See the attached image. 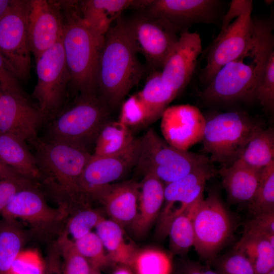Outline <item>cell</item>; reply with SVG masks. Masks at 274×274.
<instances>
[{
  "mask_svg": "<svg viewBox=\"0 0 274 274\" xmlns=\"http://www.w3.org/2000/svg\"><path fill=\"white\" fill-rule=\"evenodd\" d=\"M259 171L274 161V131L260 126L253 133L240 158Z\"/></svg>",
  "mask_w": 274,
  "mask_h": 274,
  "instance_id": "f1b7e54d",
  "label": "cell"
},
{
  "mask_svg": "<svg viewBox=\"0 0 274 274\" xmlns=\"http://www.w3.org/2000/svg\"><path fill=\"white\" fill-rule=\"evenodd\" d=\"M261 171L249 166L240 159L229 166L222 167L219 173L231 203H248L252 199Z\"/></svg>",
  "mask_w": 274,
  "mask_h": 274,
  "instance_id": "cb8c5ba5",
  "label": "cell"
},
{
  "mask_svg": "<svg viewBox=\"0 0 274 274\" xmlns=\"http://www.w3.org/2000/svg\"><path fill=\"white\" fill-rule=\"evenodd\" d=\"M44 120L38 106L31 104L25 94L0 90V132L31 143L38 138V128Z\"/></svg>",
  "mask_w": 274,
  "mask_h": 274,
  "instance_id": "e0dca14e",
  "label": "cell"
},
{
  "mask_svg": "<svg viewBox=\"0 0 274 274\" xmlns=\"http://www.w3.org/2000/svg\"><path fill=\"white\" fill-rule=\"evenodd\" d=\"M139 139L120 153L98 156L92 154L83 172L80 188L82 194L88 196L94 190L112 184L126 174L136 163Z\"/></svg>",
  "mask_w": 274,
  "mask_h": 274,
  "instance_id": "ac0fdd59",
  "label": "cell"
},
{
  "mask_svg": "<svg viewBox=\"0 0 274 274\" xmlns=\"http://www.w3.org/2000/svg\"><path fill=\"white\" fill-rule=\"evenodd\" d=\"M153 71L142 90L137 93L148 110L149 124L161 117L178 94L163 83L160 71Z\"/></svg>",
  "mask_w": 274,
  "mask_h": 274,
  "instance_id": "83f0119b",
  "label": "cell"
},
{
  "mask_svg": "<svg viewBox=\"0 0 274 274\" xmlns=\"http://www.w3.org/2000/svg\"><path fill=\"white\" fill-rule=\"evenodd\" d=\"M233 249L249 260L255 274H264L274 268V237L243 231Z\"/></svg>",
  "mask_w": 274,
  "mask_h": 274,
  "instance_id": "484cf974",
  "label": "cell"
},
{
  "mask_svg": "<svg viewBox=\"0 0 274 274\" xmlns=\"http://www.w3.org/2000/svg\"><path fill=\"white\" fill-rule=\"evenodd\" d=\"M32 184V180L27 178L0 180V214L19 190Z\"/></svg>",
  "mask_w": 274,
  "mask_h": 274,
  "instance_id": "7bdbcfd3",
  "label": "cell"
},
{
  "mask_svg": "<svg viewBox=\"0 0 274 274\" xmlns=\"http://www.w3.org/2000/svg\"><path fill=\"white\" fill-rule=\"evenodd\" d=\"M164 187L156 177L144 176L140 183L137 215L130 226L136 236L145 235L158 218L164 202Z\"/></svg>",
  "mask_w": 274,
  "mask_h": 274,
  "instance_id": "603a6c76",
  "label": "cell"
},
{
  "mask_svg": "<svg viewBox=\"0 0 274 274\" xmlns=\"http://www.w3.org/2000/svg\"><path fill=\"white\" fill-rule=\"evenodd\" d=\"M0 161L31 180L41 177L26 141L16 135L0 132Z\"/></svg>",
  "mask_w": 274,
  "mask_h": 274,
  "instance_id": "d4e9b609",
  "label": "cell"
},
{
  "mask_svg": "<svg viewBox=\"0 0 274 274\" xmlns=\"http://www.w3.org/2000/svg\"><path fill=\"white\" fill-rule=\"evenodd\" d=\"M212 163L204 155L178 149L167 143L152 128L139 138L135 167L143 175H153L165 185Z\"/></svg>",
  "mask_w": 274,
  "mask_h": 274,
  "instance_id": "8992f818",
  "label": "cell"
},
{
  "mask_svg": "<svg viewBox=\"0 0 274 274\" xmlns=\"http://www.w3.org/2000/svg\"><path fill=\"white\" fill-rule=\"evenodd\" d=\"M19 80L0 53V90L7 92L24 94Z\"/></svg>",
  "mask_w": 274,
  "mask_h": 274,
  "instance_id": "ee69618b",
  "label": "cell"
},
{
  "mask_svg": "<svg viewBox=\"0 0 274 274\" xmlns=\"http://www.w3.org/2000/svg\"><path fill=\"white\" fill-rule=\"evenodd\" d=\"M25 178H26L0 161V180H21Z\"/></svg>",
  "mask_w": 274,
  "mask_h": 274,
  "instance_id": "c3c4849f",
  "label": "cell"
},
{
  "mask_svg": "<svg viewBox=\"0 0 274 274\" xmlns=\"http://www.w3.org/2000/svg\"><path fill=\"white\" fill-rule=\"evenodd\" d=\"M103 218L98 212L92 209L80 211L68 220L66 233H68L75 241L91 232Z\"/></svg>",
  "mask_w": 274,
  "mask_h": 274,
  "instance_id": "f35d334b",
  "label": "cell"
},
{
  "mask_svg": "<svg viewBox=\"0 0 274 274\" xmlns=\"http://www.w3.org/2000/svg\"><path fill=\"white\" fill-rule=\"evenodd\" d=\"M59 2L63 23L62 44L70 78L69 87L78 95L97 93L98 61L103 45L83 19L78 1Z\"/></svg>",
  "mask_w": 274,
  "mask_h": 274,
  "instance_id": "3957f363",
  "label": "cell"
},
{
  "mask_svg": "<svg viewBox=\"0 0 274 274\" xmlns=\"http://www.w3.org/2000/svg\"><path fill=\"white\" fill-rule=\"evenodd\" d=\"M27 1L12 0L0 17V53L19 80L30 78L31 49L27 25Z\"/></svg>",
  "mask_w": 274,
  "mask_h": 274,
  "instance_id": "30bf717a",
  "label": "cell"
},
{
  "mask_svg": "<svg viewBox=\"0 0 274 274\" xmlns=\"http://www.w3.org/2000/svg\"><path fill=\"white\" fill-rule=\"evenodd\" d=\"M178 274H219L215 270L190 259H184L179 264Z\"/></svg>",
  "mask_w": 274,
  "mask_h": 274,
  "instance_id": "bcb514c9",
  "label": "cell"
},
{
  "mask_svg": "<svg viewBox=\"0 0 274 274\" xmlns=\"http://www.w3.org/2000/svg\"><path fill=\"white\" fill-rule=\"evenodd\" d=\"M192 221L193 247L201 258L212 262L232 237L235 220L218 193L211 191L200 201Z\"/></svg>",
  "mask_w": 274,
  "mask_h": 274,
  "instance_id": "ba28073f",
  "label": "cell"
},
{
  "mask_svg": "<svg viewBox=\"0 0 274 274\" xmlns=\"http://www.w3.org/2000/svg\"><path fill=\"white\" fill-rule=\"evenodd\" d=\"M243 231L274 237V212L254 216L245 224Z\"/></svg>",
  "mask_w": 274,
  "mask_h": 274,
  "instance_id": "b9f144b4",
  "label": "cell"
},
{
  "mask_svg": "<svg viewBox=\"0 0 274 274\" xmlns=\"http://www.w3.org/2000/svg\"><path fill=\"white\" fill-rule=\"evenodd\" d=\"M254 19L250 43L239 55L216 73L200 93L203 100L223 103L255 99L267 62L273 52L274 38L272 22L264 19Z\"/></svg>",
  "mask_w": 274,
  "mask_h": 274,
  "instance_id": "6da1fadb",
  "label": "cell"
},
{
  "mask_svg": "<svg viewBox=\"0 0 274 274\" xmlns=\"http://www.w3.org/2000/svg\"><path fill=\"white\" fill-rule=\"evenodd\" d=\"M95 229L110 261L129 266L138 249L125 241L123 227L103 218Z\"/></svg>",
  "mask_w": 274,
  "mask_h": 274,
  "instance_id": "4316f807",
  "label": "cell"
},
{
  "mask_svg": "<svg viewBox=\"0 0 274 274\" xmlns=\"http://www.w3.org/2000/svg\"><path fill=\"white\" fill-rule=\"evenodd\" d=\"M264 274H274V268Z\"/></svg>",
  "mask_w": 274,
  "mask_h": 274,
  "instance_id": "f5cc1de1",
  "label": "cell"
},
{
  "mask_svg": "<svg viewBox=\"0 0 274 274\" xmlns=\"http://www.w3.org/2000/svg\"><path fill=\"white\" fill-rule=\"evenodd\" d=\"M112 274H134L131 268L126 265H119Z\"/></svg>",
  "mask_w": 274,
  "mask_h": 274,
  "instance_id": "681fc988",
  "label": "cell"
},
{
  "mask_svg": "<svg viewBox=\"0 0 274 274\" xmlns=\"http://www.w3.org/2000/svg\"><path fill=\"white\" fill-rule=\"evenodd\" d=\"M129 267L134 274H172L171 256L154 248L137 250Z\"/></svg>",
  "mask_w": 274,
  "mask_h": 274,
  "instance_id": "1f68e13d",
  "label": "cell"
},
{
  "mask_svg": "<svg viewBox=\"0 0 274 274\" xmlns=\"http://www.w3.org/2000/svg\"><path fill=\"white\" fill-rule=\"evenodd\" d=\"M110 108L97 93L79 94L50 123L47 139L88 151L102 126L110 120Z\"/></svg>",
  "mask_w": 274,
  "mask_h": 274,
  "instance_id": "5b68a950",
  "label": "cell"
},
{
  "mask_svg": "<svg viewBox=\"0 0 274 274\" xmlns=\"http://www.w3.org/2000/svg\"><path fill=\"white\" fill-rule=\"evenodd\" d=\"M140 183L128 180L98 188L89 194L105 207L111 220L130 227L138 213Z\"/></svg>",
  "mask_w": 274,
  "mask_h": 274,
  "instance_id": "44dd1931",
  "label": "cell"
},
{
  "mask_svg": "<svg viewBox=\"0 0 274 274\" xmlns=\"http://www.w3.org/2000/svg\"><path fill=\"white\" fill-rule=\"evenodd\" d=\"M41 177L57 192L77 199L84 196L80 181L92 154L85 149L68 144L37 138L30 143Z\"/></svg>",
  "mask_w": 274,
  "mask_h": 274,
  "instance_id": "277c9868",
  "label": "cell"
},
{
  "mask_svg": "<svg viewBox=\"0 0 274 274\" xmlns=\"http://www.w3.org/2000/svg\"><path fill=\"white\" fill-rule=\"evenodd\" d=\"M173 254L183 255L194 245V232L191 218L184 213L172 221L168 230Z\"/></svg>",
  "mask_w": 274,
  "mask_h": 274,
  "instance_id": "836d02e7",
  "label": "cell"
},
{
  "mask_svg": "<svg viewBox=\"0 0 274 274\" xmlns=\"http://www.w3.org/2000/svg\"><path fill=\"white\" fill-rule=\"evenodd\" d=\"M211 263L219 274H255L249 260L241 252L234 249L217 256Z\"/></svg>",
  "mask_w": 274,
  "mask_h": 274,
  "instance_id": "74e56055",
  "label": "cell"
},
{
  "mask_svg": "<svg viewBox=\"0 0 274 274\" xmlns=\"http://www.w3.org/2000/svg\"><path fill=\"white\" fill-rule=\"evenodd\" d=\"M215 174V169L209 163L165 185L164 202L156 230L159 238L167 236L173 219L203 198L206 183Z\"/></svg>",
  "mask_w": 274,
  "mask_h": 274,
  "instance_id": "8fae6325",
  "label": "cell"
},
{
  "mask_svg": "<svg viewBox=\"0 0 274 274\" xmlns=\"http://www.w3.org/2000/svg\"><path fill=\"white\" fill-rule=\"evenodd\" d=\"M128 36L137 53L145 57L154 71L162 68L179 36L143 11L125 19Z\"/></svg>",
  "mask_w": 274,
  "mask_h": 274,
  "instance_id": "7c38bea8",
  "label": "cell"
},
{
  "mask_svg": "<svg viewBox=\"0 0 274 274\" xmlns=\"http://www.w3.org/2000/svg\"><path fill=\"white\" fill-rule=\"evenodd\" d=\"M121 16L105 36L96 77L99 96L112 109L120 105L143 75L144 67Z\"/></svg>",
  "mask_w": 274,
  "mask_h": 274,
  "instance_id": "7a4b0ae2",
  "label": "cell"
},
{
  "mask_svg": "<svg viewBox=\"0 0 274 274\" xmlns=\"http://www.w3.org/2000/svg\"><path fill=\"white\" fill-rule=\"evenodd\" d=\"M64 209L50 207L32 184L19 190L1 214L4 219H20L35 226L43 227L63 219L66 214Z\"/></svg>",
  "mask_w": 274,
  "mask_h": 274,
  "instance_id": "ffe728a7",
  "label": "cell"
},
{
  "mask_svg": "<svg viewBox=\"0 0 274 274\" xmlns=\"http://www.w3.org/2000/svg\"><path fill=\"white\" fill-rule=\"evenodd\" d=\"M150 0H85L79 2L81 15L99 42L103 45L105 36L123 11L142 10Z\"/></svg>",
  "mask_w": 274,
  "mask_h": 274,
  "instance_id": "7402d4cb",
  "label": "cell"
},
{
  "mask_svg": "<svg viewBox=\"0 0 274 274\" xmlns=\"http://www.w3.org/2000/svg\"><path fill=\"white\" fill-rule=\"evenodd\" d=\"M118 121L130 129L149 125L148 110L137 93L123 101Z\"/></svg>",
  "mask_w": 274,
  "mask_h": 274,
  "instance_id": "8d00e7d4",
  "label": "cell"
},
{
  "mask_svg": "<svg viewBox=\"0 0 274 274\" xmlns=\"http://www.w3.org/2000/svg\"><path fill=\"white\" fill-rule=\"evenodd\" d=\"M261 125L243 111L216 114L206 120L203 150L211 162L228 166L239 159L250 139Z\"/></svg>",
  "mask_w": 274,
  "mask_h": 274,
  "instance_id": "52a82bcc",
  "label": "cell"
},
{
  "mask_svg": "<svg viewBox=\"0 0 274 274\" xmlns=\"http://www.w3.org/2000/svg\"><path fill=\"white\" fill-rule=\"evenodd\" d=\"M36 61L37 81L32 96L46 120L60 113L70 82L62 38Z\"/></svg>",
  "mask_w": 274,
  "mask_h": 274,
  "instance_id": "9c48e42d",
  "label": "cell"
},
{
  "mask_svg": "<svg viewBox=\"0 0 274 274\" xmlns=\"http://www.w3.org/2000/svg\"><path fill=\"white\" fill-rule=\"evenodd\" d=\"M44 274H63L62 262L55 256L45 264Z\"/></svg>",
  "mask_w": 274,
  "mask_h": 274,
  "instance_id": "7dc6e473",
  "label": "cell"
},
{
  "mask_svg": "<svg viewBox=\"0 0 274 274\" xmlns=\"http://www.w3.org/2000/svg\"><path fill=\"white\" fill-rule=\"evenodd\" d=\"M161 117L162 135L171 146L188 151L202 140L206 119L197 107L188 104L168 107Z\"/></svg>",
  "mask_w": 274,
  "mask_h": 274,
  "instance_id": "2e32d148",
  "label": "cell"
},
{
  "mask_svg": "<svg viewBox=\"0 0 274 274\" xmlns=\"http://www.w3.org/2000/svg\"><path fill=\"white\" fill-rule=\"evenodd\" d=\"M251 7L253 2L250 0L232 1L227 14L223 17L220 32L223 31L234 20Z\"/></svg>",
  "mask_w": 274,
  "mask_h": 274,
  "instance_id": "f6af8a7d",
  "label": "cell"
},
{
  "mask_svg": "<svg viewBox=\"0 0 274 274\" xmlns=\"http://www.w3.org/2000/svg\"><path fill=\"white\" fill-rule=\"evenodd\" d=\"M201 51L198 33L181 32L160 71L163 83L179 94L189 82Z\"/></svg>",
  "mask_w": 274,
  "mask_h": 274,
  "instance_id": "d6986e66",
  "label": "cell"
},
{
  "mask_svg": "<svg viewBox=\"0 0 274 274\" xmlns=\"http://www.w3.org/2000/svg\"><path fill=\"white\" fill-rule=\"evenodd\" d=\"M59 251L62 259L63 274H90L92 270L87 260L78 252L74 241L66 232L60 237L58 242Z\"/></svg>",
  "mask_w": 274,
  "mask_h": 274,
  "instance_id": "e575fe53",
  "label": "cell"
},
{
  "mask_svg": "<svg viewBox=\"0 0 274 274\" xmlns=\"http://www.w3.org/2000/svg\"><path fill=\"white\" fill-rule=\"evenodd\" d=\"M12 0H0V17L9 8Z\"/></svg>",
  "mask_w": 274,
  "mask_h": 274,
  "instance_id": "f907efd6",
  "label": "cell"
},
{
  "mask_svg": "<svg viewBox=\"0 0 274 274\" xmlns=\"http://www.w3.org/2000/svg\"><path fill=\"white\" fill-rule=\"evenodd\" d=\"M253 7L234 20L215 39L207 56L201 79L208 84L225 64L239 55L250 43L253 35L254 19Z\"/></svg>",
  "mask_w": 274,
  "mask_h": 274,
  "instance_id": "5bb4252c",
  "label": "cell"
},
{
  "mask_svg": "<svg viewBox=\"0 0 274 274\" xmlns=\"http://www.w3.org/2000/svg\"><path fill=\"white\" fill-rule=\"evenodd\" d=\"M74 243L78 252L87 260L92 269L100 270L111 262L96 232L91 231Z\"/></svg>",
  "mask_w": 274,
  "mask_h": 274,
  "instance_id": "d590c367",
  "label": "cell"
},
{
  "mask_svg": "<svg viewBox=\"0 0 274 274\" xmlns=\"http://www.w3.org/2000/svg\"><path fill=\"white\" fill-rule=\"evenodd\" d=\"M135 140L130 128L119 121L110 120L97 135L93 154L108 156L120 153L128 148Z\"/></svg>",
  "mask_w": 274,
  "mask_h": 274,
  "instance_id": "f546056e",
  "label": "cell"
},
{
  "mask_svg": "<svg viewBox=\"0 0 274 274\" xmlns=\"http://www.w3.org/2000/svg\"><path fill=\"white\" fill-rule=\"evenodd\" d=\"M248 203L253 216L274 212V161L261 170L256 192Z\"/></svg>",
  "mask_w": 274,
  "mask_h": 274,
  "instance_id": "d6a6232c",
  "label": "cell"
},
{
  "mask_svg": "<svg viewBox=\"0 0 274 274\" xmlns=\"http://www.w3.org/2000/svg\"><path fill=\"white\" fill-rule=\"evenodd\" d=\"M90 274H101L99 270L92 269Z\"/></svg>",
  "mask_w": 274,
  "mask_h": 274,
  "instance_id": "816d5d0a",
  "label": "cell"
},
{
  "mask_svg": "<svg viewBox=\"0 0 274 274\" xmlns=\"http://www.w3.org/2000/svg\"><path fill=\"white\" fill-rule=\"evenodd\" d=\"M62 25L59 1H27L28 37L36 60L61 39Z\"/></svg>",
  "mask_w": 274,
  "mask_h": 274,
  "instance_id": "9a60e30c",
  "label": "cell"
},
{
  "mask_svg": "<svg viewBox=\"0 0 274 274\" xmlns=\"http://www.w3.org/2000/svg\"><path fill=\"white\" fill-rule=\"evenodd\" d=\"M220 3L216 0H151L142 10L181 33L195 24L214 22Z\"/></svg>",
  "mask_w": 274,
  "mask_h": 274,
  "instance_id": "4fadbf2b",
  "label": "cell"
},
{
  "mask_svg": "<svg viewBox=\"0 0 274 274\" xmlns=\"http://www.w3.org/2000/svg\"><path fill=\"white\" fill-rule=\"evenodd\" d=\"M255 99L268 111L274 109V51L267 62L262 77L257 87Z\"/></svg>",
  "mask_w": 274,
  "mask_h": 274,
  "instance_id": "ab89813d",
  "label": "cell"
},
{
  "mask_svg": "<svg viewBox=\"0 0 274 274\" xmlns=\"http://www.w3.org/2000/svg\"><path fill=\"white\" fill-rule=\"evenodd\" d=\"M45 263L33 251H21L14 260L9 274H44Z\"/></svg>",
  "mask_w": 274,
  "mask_h": 274,
  "instance_id": "60d3db41",
  "label": "cell"
},
{
  "mask_svg": "<svg viewBox=\"0 0 274 274\" xmlns=\"http://www.w3.org/2000/svg\"><path fill=\"white\" fill-rule=\"evenodd\" d=\"M25 239L24 232L16 220L3 218L0 221V274H9Z\"/></svg>",
  "mask_w": 274,
  "mask_h": 274,
  "instance_id": "4dcf8cb0",
  "label": "cell"
},
{
  "mask_svg": "<svg viewBox=\"0 0 274 274\" xmlns=\"http://www.w3.org/2000/svg\"><path fill=\"white\" fill-rule=\"evenodd\" d=\"M265 3H266L267 4H271L272 3V1H265Z\"/></svg>",
  "mask_w": 274,
  "mask_h": 274,
  "instance_id": "db71d44e",
  "label": "cell"
}]
</instances>
